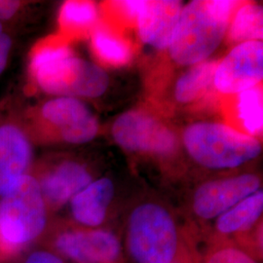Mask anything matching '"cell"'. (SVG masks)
Masks as SVG:
<instances>
[{
    "label": "cell",
    "mask_w": 263,
    "mask_h": 263,
    "mask_svg": "<svg viewBox=\"0 0 263 263\" xmlns=\"http://www.w3.org/2000/svg\"><path fill=\"white\" fill-rule=\"evenodd\" d=\"M20 7L19 1L0 0V20L12 18Z\"/></svg>",
    "instance_id": "d4e9b609"
},
{
    "label": "cell",
    "mask_w": 263,
    "mask_h": 263,
    "mask_svg": "<svg viewBox=\"0 0 263 263\" xmlns=\"http://www.w3.org/2000/svg\"><path fill=\"white\" fill-rule=\"evenodd\" d=\"M32 160L31 144L17 126L0 127V198L28 175Z\"/></svg>",
    "instance_id": "8fae6325"
},
{
    "label": "cell",
    "mask_w": 263,
    "mask_h": 263,
    "mask_svg": "<svg viewBox=\"0 0 263 263\" xmlns=\"http://www.w3.org/2000/svg\"><path fill=\"white\" fill-rule=\"evenodd\" d=\"M40 114L68 143L82 144L92 141L99 132V123L94 114L76 98L52 99L43 104Z\"/></svg>",
    "instance_id": "ba28073f"
},
{
    "label": "cell",
    "mask_w": 263,
    "mask_h": 263,
    "mask_svg": "<svg viewBox=\"0 0 263 263\" xmlns=\"http://www.w3.org/2000/svg\"><path fill=\"white\" fill-rule=\"evenodd\" d=\"M235 112L243 133L254 138L262 133L263 96L259 85L237 94Z\"/></svg>",
    "instance_id": "ffe728a7"
},
{
    "label": "cell",
    "mask_w": 263,
    "mask_h": 263,
    "mask_svg": "<svg viewBox=\"0 0 263 263\" xmlns=\"http://www.w3.org/2000/svg\"><path fill=\"white\" fill-rule=\"evenodd\" d=\"M112 137L125 151L168 155L177 149L175 133L141 111H129L119 116L112 126Z\"/></svg>",
    "instance_id": "8992f818"
},
{
    "label": "cell",
    "mask_w": 263,
    "mask_h": 263,
    "mask_svg": "<svg viewBox=\"0 0 263 263\" xmlns=\"http://www.w3.org/2000/svg\"><path fill=\"white\" fill-rule=\"evenodd\" d=\"M22 263H64L63 259L49 251L36 250L24 257Z\"/></svg>",
    "instance_id": "603a6c76"
},
{
    "label": "cell",
    "mask_w": 263,
    "mask_h": 263,
    "mask_svg": "<svg viewBox=\"0 0 263 263\" xmlns=\"http://www.w3.org/2000/svg\"><path fill=\"white\" fill-rule=\"evenodd\" d=\"M91 45L96 57L108 66H125L133 55L131 46L125 39L104 27L95 28Z\"/></svg>",
    "instance_id": "e0dca14e"
},
{
    "label": "cell",
    "mask_w": 263,
    "mask_h": 263,
    "mask_svg": "<svg viewBox=\"0 0 263 263\" xmlns=\"http://www.w3.org/2000/svg\"><path fill=\"white\" fill-rule=\"evenodd\" d=\"M263 78L262 41L236 45L217 64L214 85L224 95H237L258 86Z\"/></svg>",
    "instance_id": "52a82bcc"
},
{
    "label": "cell",
    "mask_w": 263,
    "mask_h": 263,
    "mask_svg": "<svg viewBox=\"0 0 263 263\" xmlns=\"http://www.w3.org/2000/svg\"><path fill=\"white\" fill-rule=\"evenodd\" d=\"M188 154L209 169H233L256 158L259 141L222 123L191 124L183 133Z\"/></svg>",
    "instance_id": "277c9868"
},
{
    "label": "cell",
    "mask_w": 263,
    "mask_h": 263,
    "mask_svg": "<svg viewBox=\"0 0 263 263\" xmlns=\"http://www.w3.org/2000/svg\"><path fill=\"white\" fill-rule=\"evenodd\" d=\"M239 2L195 0L181 10L169 45L170 56L181 66L205 62L226 36Z\"/></svg>",
    "instance_id": "7a4b0ae2"
},
{
    "label": "cell",
    "mask_w": 263,
    "mask_h": 263,
    "mask_svg": "<svg viewBox=\"0 0 263 263\" xmlns=\"http://www.w3.org/2000/svg\"><path fill=\"white\" fill-rule=\"evenodd\" d=\"M181 10L179 1H145L137 19L141 41L159 50L169 48Z\"/></svg>",
    "instance_id": "7c38bea8"
},
{
    "label": "cell",
    "mask_w": 263,
    "mask_h": 263,
    "mask_svg": "<svg viewBox=\"0 0 263 263\" xmlns=\"http://www.w3.org/2000/svg\"><path fill=\"white\" fill-rule=\"evenodd\" d=\"M129 248L139 263L172 262L178 233L169 213L152 203L135 209L129 221Z\"/></svg>",
    "instance_id": "5b68a950"
},
{
    "label": "cell",
    "mask_w": 263,
    "mask_h": 263,
    "mask_svg": "<svg viewBox=\"0 0 263 263\" xmlns=\"http://www.w3.org/2000/svg\"><path fill=\"white\" fill-rule=\"evenodd\" d=\"M60 254L77 263H113L119 257L120 243L104 230H72L57 237Z\"/></svg>",
    "instance_id": "30bf717a"
},
{
    "label": "cell",
    "mask_w": 263,
    "mask_h": 263,
    "mask_svg": "<svg viewBox=\"0 0 263 263\" xmlns=\"http://www.w3.org/2000/svg\"><path fill=\"white\" fill-rule=\"evenodd\" d=\"M228 38L233 43L261 41L263 37V10L258 4L240 6L228 27Z\"/></svg>",
    "instance_id": "d6986e66"
},
{
    "label": "cell",
    "mask_w": 263,
    "mask_h": 263,
    "mask_svg": "<svg viewBox=\"0 0 263 263\" xmlns=\"http://www.w3.org/2000/svg\"><path fill=\"white\" fill-rule=\"evenodd\" d=\"M46 226L47 205L35 177L28 174L0 198V257L25 252Z\"/></svg>",
    "instance_id": "3957f363"
},
{
    "label": "cell",
    "mask_w": 263,
    "mask_h": 263,
    "mask_svg": "<svg viewBox=\"0 0 263 263\" xmlns=\"http://www.w3.org/2000/svg\"><path fill=\"white\" fill-rule=\"evenodd\" d=\"M29 67L38 87L47 94L98 98L109 84L102 67L76 57L63 39L39 43L31 53Z\"/></svg>",
    "instance_id": "6da1fadb"
},
{
    "label": "cell",
    "mask_w": 263,
    "mask_h": 263,
    "mask_svg": "<svg viewBox=\"0 0 263 263\" xmlns=\"http://www.w3.org/2000/svg\"><path fill=\"white\" fill-rule=\"evenodd\" d=\"M144 4H145L144 0H131V1L128 0V1H117L115 2L114 5L120 12H122L125 17L137 22V19L143 8Z\"/></svg>",
    "instance_id": "7402d4cb"
},
{
    "label": "cell",
    "mask_w": 263,
    "mask_h": 263,
    "mask_svg": "<svg viewBox=\"0 0 263 263\" xmlns=\"http://www.w3.org/2000/svg\"><path fill=\"white\" fill-rule=\"evenodd\" d=\"M262 211L263 193L258 190L218 216L217 230L226 234L246 230L260 217Z\"/></svg>",
    "instance_id": "2e32d148"
},
{
    "label": "cell",
    "mask_w": 263,
    "mask_h": 263,
    "mask_svg": "<svg viewBox=\"0 0 263 263\" xmlns=\"http://www.w3.org/2000/svg\"><path fill=\"white\" fill-rule=\"evenodd\" d=\"M113 194L114 186L110 179L103 178L90 182L70 200L72 216L82 226L96 227L102 224Z\"/></svg>",
    "instance_id": "5bb4252c"
},
{
    "label": "cell",
    "mask_w": 263,
    "mask_h": 263,
    "mask_svg": "<svg viewBox=\"0 0 263 263\" xmlns=\"http://www.w3.org/2000/svg\"><path fill=\"white\" fill-rule=\"evenodd\" d=\"M36 180L46 205L61 207L92 182V177L82 164L64 161Z\"/></svg>",
    "instance_id": "4fadbf2b"
},
{
    "label": "cell",
    "mask_w": 263,
    "mask_h": 263,
    "mask_svg": "<svg viewBox=\"0 0 263 263\" xmlns=\"http://www.w3.org/2000/svg\"><path fill=\"white\" fill-rule=\"evenodd\" d=\"M98 9L90 1H66L59 15V24L65 36H80L94 28Z\"/></svg>",
    "instance_id": "ac0fdd59"
},
{
    "label": "cell",
    "mask_w": 263,
    "mask_h": 263,
    "mask_svg": "<svg viewBox=\"0 0 263 263\" xmlns=\"http://www.w3.org/2000/svg\"><path fill=\"white\" fill-rule=\"evenodd\" d=\"M11 45H12L11 39L8 36V34L4 32L2 25L0 23V74L7 65Z\"/></svg>",
    "instance_id": "cb8c5ba5"
},
{
    "label": "cell",
    "mask_w": 263,
    "mask_h": 263,
    "mask_svg": "<svg viewBox=\"0 0 263 263\" xmlns=\"http://www.w3.org/2000/svg\"><path fill=\"white\" fill-rule=\"evenodd\" d=\"M259 186L260 179L252 174L209 181L198 188L194 194V212L206 219L218 217L258 191Z\"/></svg>",
    "instance_id": "9c48e42d"
},
{
    "label": "cell",
    "mask_w": 263,
    "mask_h": 263,
    "mask_svg": "<svg viewBox=\"0 0 263 263\" xmlns=\"http://www.w3.org/2000/svg\"><path fill=\"white\" fill-rule=\"evenodd\" d=\"M217 62H202L192 66L180 76L175 87V98L180 104H188L202 98L214 84Z\"/></svg>",
    "instance_id": "9a60e30c"
},
{
    "label": "cell",
    "mask_w": 263,
    "mask_h": 263,
    "mask_svg": "<svg viewBox=\"0 0 263 263\" xmlns=\"http://www.w3.org/2000/svg\"><path fill=\"white\" fill-rule=\"evenodd\" d=\"M207 263H256L252 257L237 249H223L213 254Z\"/></svg>",
    "instance_id": "44dd1931"
}]
</instances>
